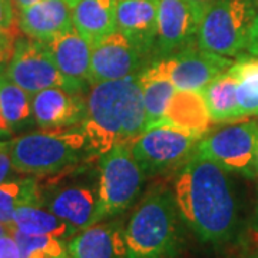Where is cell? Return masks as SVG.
<instances>
[{
	"instance_id": "cell-6",
	"label": "cell",
	"mask_w": 258,
	"mask_h": 258,
	"mask_svg": "<svg viewBox=\"0 0 258 258\" xmlns=\"http://www.w3.org/2000/svg\"><path fill=\"white\" fill-rule=\"evenodd\" d=\"M40 205L82 231L102 221L99 204V175L71 172L68 178L39 184Z\"/></svg>"
},
{
	"instance_id": "cell-21",
	"label": "cell",
	"mask_w": 258,
	"mask_h": 258,
	"mask_svg": "<svg viewBox=\"0 0 258 258\" xmlns=\"http://www.w3.org/2000/svg\"><path fill=\"white\" fill-rule=\"evenodd\" d=\"M165 122L204 137L214 123L201 91H176L165 112Z\"/></svg>"
},
{
	"instance_id": "cell-20",
	"label": "cell",
	"mask_w": 258,
	"mask_h": 258,
	"mask_svg": "<svg viewBox=\"0 0 258 258\" xmlns=\"http://www.w3.org/2000/svg\"><path fill=\"white\" fill-rule=\"evenodd\" d=\"M72 23L92 47L116 32V0H78L72 8Z\"/></svg>"
},
{
	"instance_id": "cell-35",
	"label": "cell",
	"mask_w": 258,
	"mask_h": 258,
	"mask_svg": "<svg viewBox=\"0 0 258 258\" xmlns=\"http://www.w3.org/2000/svg\"><path fill=\"white\" fill-rule=\"evenodd\" d=\"M0 131H3V132H10V134H13L12 131H10L9 125H8V122L5 119V116H3V112H2V108H0Z\"/></svg>"
},
{
	"instance_id": "cell-7",
	"label": "cell",
	"mask_w": 258,
	"mask_h": 258,
	"mask_svg": "<svg viewBox=\"0 0 258 258\" xmlns=\"http://www.w3.org/2000/svg\"><path fill=\"white\" fill-rule=\"evenodd\" d=\"M98 175L102 220L126 211L137 201L147 178L132 155L131 142L115 145L101 155Z\"/></svg>"
},
{
	"instance_id": "cell-38",
	"label": "cell",
	"mask_w": 258,
	"mask_h": 258,
	"mask_svg": "<svg viewBox=\"0 0 258 258\" xmlns=\"http://www.w3.org/2000/svg\"><path fill=\"white\" fill-rule=\"evenodd\" d=\"M254 231L257 232V235H258V203H257V208H255V215H254Z\"/></svg>"
},
{
	"instance_id": "cell-10",
	"label": "cell",
	"mask_w": 258,
	"mask_h": 258,
	"mask_svg": "<svg viewBox=\"0 0 258 258\" xmlns=\"http://www.w3.org/2000/svg\"><path fill=\"white\" fill-rule=\"evenodd\" d=\"M5 75L30 95L47 88H62L69 91L46 43L28 36L16 37Z\"/></svg>"
},
{
	"instance_id": "cell-26",
	"label": "cell",
	"mask_w": 258,
	"mask_h": 258,
	"mask_svg": "<svg viewBox=\"0 0 258 258\" xmlns=\"http://www.w3.org/2000/svg\"><path fill=\"white\" fill-rule=\"evenodd\" d=\"M228 71L237 79V101L242 119L258 116V57L241 56Z\"/></svg>"
},
{
	"instance_id": "cell-27",
	"label": "cell",
	"mask_w": 258,
	"mask_h": 258,
	"mask_svg": "<svg viewBox=\"0 0 258 258\" xmlns=\"http://www.w3.org/2000/svg\"><path fill=\"white\" fill-rule=\"evenodd\" d=\"M12 235L18 242L22 258H69L66 240L50 235H29L15 227Z\"/></svg>"
},
{
	"instance_id": "cell-12",
	"label": "cell",
	"mask_w": 258,
	"mask_h": 258,
	"mask_svg": "<svg viewBox=\"0 0 258 258\" xmlns=\"http://www.w3.org/2000/svg\"><path fill=\"white\" fill-rule=\"evenodd\" d=\"M201 16L188 0H158L155 60L197 45Z\"/></svg>"
},
{
	"instance_id": "cell-36",
	"label": "cell",
	"mask_w": 258,
	"mask_h": 258,
	"mask_svg": "<svg viewBox=\"0 0 258 258\" xmlns=\"http://www.w3.org/2000/svg\"><path fill=\"white\" fill-rule=\"evenodd\" d=\"M12 228H13V225L0 222V237H3V235H6V234H10V232H12Z\"/></svg>"
},
{
	"instance_id": "cell-9",
	"label": "cell",
	"mask_w": 258,
	"mask_h": 258,
	"mask_svg": "<svg viewBox=\"0 0 258 258\" xmlns=\"http://www.w3.org/2000/svg\"><path fill=\"white\" fill-rule=\"evenodd\" d=\"M257 147L258 122L248 120L204 135L194 154L211 159L228 172L254 178L258 175Z\"/></svg>"
},
{
	"instance_id": "cell-11",
	"label": "cell",
	"mask_w": 258,
	"mask_h": 258,
	"mask_svg": "<svg viewBox=\"0 0 258 258\" xmlns=\"http://www.w3.org/2000/svg\"><path fill=\"white\" fill-rule=\"evenodd\" d=\"M149 56L141 52L118 30L92 46L91 86L108 81L138 76L147 69Z\"/></svg>"
},
{
	"instance_id": "cell-1",
	"label": "cell",
	"mask_w": 258,
	"mask_h": 258,
	"mask_svg": "<svg viewBox=\"0 0 258 258\" xmlns=\"http://www.w3.org/2000/svg\"><path fill=\"white\" fill-rule=\"evenodd\" d=\"M172 194L182 221L198 240L218 247L237 237V192L228 171L218 164L194 154L179 169Z\"/></svg>"
},
{
	"instance_id": "cell-42",
	"label": "cell",
	"mask_w": 258,
	"mask_h": 258,
	"mask_svg": "<svg viewBox=\"0 0 258 258\" xmlns=\"http://www.w3.org/2000/svg\"><path fill=\"white\" fill-rule=\"evenodd\" d=\"M116 2H118V0H116Z\"/></svg>"
},
{
	"instance_id": "cell-25",
	"label": "cell",
	"mask_w": 258,
	"mask_h": 258,
	"mask_svg": "<svg viewBox=\"0 0 258 258\" xmlns=\"http://www.w3.org/2000/svg\"><path fill=\"white\" fill-rule=\"evenodd\" d=\"M40 205L39 181L36 176L6 178L0 182V222L12 225L13 214L22 205Z\"/></svg>"
},
{
	"instance_id": "cell-16",
	"label": "cell",
	"mask_w": 258,
	"mask_h": 258,
	"mask_svg": "<svg viewBox=\"0 0 258 258\" xmlns=\"http://www.w3.org/2000/svg\"><path fill=\"white\" fill-rule=\"evenodd\" d=\"M116 30L151 59H155L158 0H118Z\"/></svg>"
},
{
	"instance_id": "cell-41",
	"label": "cell",
	"mask_w": 258,
	"mask_h": 258,
	"mask_svg": "<svg viewBox=\"0 0 258 258\" xmlns=\"http://www.w3.org/2000/svg\"><path fill=\"white\" fill-rule=\"evenodd\" d=\"M255 164H257V171H258V147H257V158H255Z\"/></svg>"
},
{
	"instance_id": "cell-32",
	"label": "cell",
	"mask_w": 258,
	"mask_h": 258,
	"mask_svg": "<svg viewBox=\"0 0 258 258\" xmlns=\"http://www.w3.org/2000/svg\"><path fill=\"white\" fill-rule=\"evenodd\" d=\"M188 2L192 5L194 9L198 12V15L203 19V15L205 13V10L208 9L215 0H188Z\"/></svg>"
},
{
	"instance_id": "cell-28",
	"label": "cell",
	"mask_w": 258,
	"mask_h": 258,
	"mask_svg": "<svg viewBox=\"0 0 258 258\" xmlns=\"http://www.w3.org/2000/svg\"><path fill=\"white\" fill-rule=\"evenodd\" d=\"M13 0H0V33L16 35L18 16Z\"/></svg>"
},
{
	"instance_id": "cell-14",
	"label": "cell",
	"mask_w": 258,
	"mask_h": 258,
	"mask_svg": "<svg viewBox=\"0 0 258 258\" xmlns=\"http://www.w3.org/2000/svg\"><path fill=\"white\" fill-rule=\"evenodd\" d=\"M46 45L69 92L82 93L91 85V45L74 26Z\"/></svg>"
},
{
	"instance_id": "cell-2",
	"label": "cell",
	"mask_w": 258,
	"mask_h": 258,
	"mask_svg": "<svg viewBox=\"0 0 258 258\" xmlns=\"http://www.w3.org/2000/svg\"><path fill=\"white\" fill-rule=\"evenodd\" d=\"M138 76L92 85L82 122L88 155L101 157L149 128Z\"/></svg>"
},
{
	"instance_id": "cell-24",
	"label": "cell",
	"mask_w": 258,
	"mask_h": 258,
	"mask_svg": "<svg viewBox=\"0 0 258 258\" xmlns=\"http://www.w3.org/2000/svg\"><path fill=\"white\" fill-rule=\"evenodd\" d=\"M0 108L13 134L36 125L32 111V95L12 82L5 72L0 74Z\"/></svg>"
},
{
	"instance_id": "cell-37",
	"label": "cell",
	"mask_w": 258,
	"mask_h": 258,
	"mask_svg": "<svg viewBox=\"0 0 258 258\" xmlns=\"http://www.w3.org/2000/svg\"><path fill=\"white\" fill-rule=\"evenodd\" d=\"M12 137H13V134L0 131V142H8V141H10V139H12Z\"/></svg>"
},
{
	"instance_id": "cell-15",
	"label": "cell",
	"mask_w": 258,
	"mask_h": 258,
	"mask_svg": "<svg viewBox=\"0 0 258 258\" xmlns=\"http://www.w3.org/2000/svg\"><path fill=\"white\" fill-rule=\"evenodd\" d=\"M32 111L39 128H72L85 119L86 102L81 93H72L62 88H47L32 95Z\"/></svg>"
},
{
	"instance_id": "cell-17",
	"label": "cell",
	"mask_w": 258,
	"mask_h": 258,
	"mask_svg": "<svg viewBox=\"0 0 258 258\" xmlns=\"http://www.w3.org/2000/svg\"><path fill=\"white\" fill-rule=\"evenodd\" d=\"M72 26V8L64 0H40L18 10V28L37 42L49 43Z\"/></svg>"
},
{
	"instance_id": "cell-30",
	"label": "cell",
	"mask_w": 258,
	"mask_h": 258,
	"mask_svg": "<svg viewBox=\"0 0 258 258\" xmlns=\"http://www.w3.org/2000/svg\"><path fill=\"white\" fill-rule=\"evenodd\" d=\"M0 258H22L18 242L12 232L0 237Z\"/></svg>"
},
{
	"instance_id": "cell-19",
	"label": "cell",
	"mask_w": 258,
	"mask_h": 258,
	"mask_svg": "<svg viewBox=\"0 0 258 258\" xmlns=\"http://www.w3.org/2000/svg\"><path fill=\"white\" fill-rule=\"evenodd\" d=\"M138 78L142 88L149 128L165 122L164 118L166 108L176 92L175 85L169 76L166 57L154 60Z\"/></svg>"
},
{
	"instance_id": "cell-18",
	"label": "cell",
	"mask_w": 258,
	"mask_h": 258,
	"mask_svg": "<svg viewBox=\"0 0 258 258\" xmlns=\"http://www.w3.org/2000/svg\"><path fill=\"white\" fill-rule=\"evenodd\" d=\"M69 258H128L125 228L119 222H96L68 241Z\"/></svg>"
},
{
	"instance_id": "cell-4",
	"label": "cell",
	"mask_w": 258,
	"mask_h": 258,
	"mask_svg": "<svg viewBox=\"0 0 258 258\" xmlns=\"http://www.w3.org/2000/svg\"><path fill=\"white\" fill-rule=\"evenodd\" d=\"M86 154L82 129H43L22 134L9 141L12 168L19 174L50 176L64 172Z\"/></svg>"
},
{
	"instance_id": "cell-22",
	"label": "cell",
	"mask_w": 258,
	"mask_h": 258,
	"mask_svg": "<svg viewBox=\"0 0 258 258\" xmlns=\"http://www.w3.org/2000/svg\"><path fill=\"white\" fill-rule=\"evenodd\" d=\"M12 225L29 235H50L66 241L79 232L53 212L36 204L19 207L13 214Z\"/></svg>"
},
{
	"instance_id": "cell-31",
	"label": "cell",
	"mask_w": 258,
	"mask_h": 258,
	"mask_svg": "<svg viewBox=\"0 0 258 258\" xmlns=\"http://www.w3.org/2000/svg\"><path fill=\"white\" fill-rule=\"evenodd\" d=\"M12 161L9 155V141L0 142V182H3L6 178H9L12 171Z\"/></svg>"
},
{
	"instance_id": "cell-8",
	"label": "cell",
	"mask_w": 258,
	"mask_h": 258,
	"mask_svg": "<svg viewBox=\"0 0 258 258\" xmlns=\"http://www.w3.org/2000/svg\"><path fill=\"white\" fill-rule=\"evenodd\" d=\"M203 137L168 122L144 131L131 142V149L145 176H154L186 162Z\"/></svg>"
},
{
	"instance_id": "cell-33",
	"label": "cell",
	"mask_w": 258,
	"mask_h": 258,
	"mask_svg": "<svg viewBox=\"0 0 258 258\" xmlns=\"http://www.w3.org/2000/svg\"><path fill=\"white\" fill-rule=\"evenodd\" d=\"M258 45V13L257 18H255V22L252 25V29H251V33H249L248 39V45H247V50H251L254 46Z\"/></svg>"
},
{
	"instance_id": "cell-39",
	"label": "cell",
	"mask_w": 258,
	"mask_h": 258,
	"mask_svg": "<svg viewBox=\"0 0 258 258\" xmlns=\"http://www.w3.org/2000/svg\"><path fill=\"white\" fill-rule=\"evenodd\" d=\"M248 258H258V242L257 245H255V248L251 251V254H249Z\"/></svg>"
},
{
	"instance_id": "cell-23",
	"label": "cell",
	"mask_w": 258,
	"mask_h": 258,
	"mask_svg": "<svg viewBox=\"0 0 258 258\" xmlns=\"http://www.w3.org/2000/svg\"><path fill=\"white\" fill-rule=\"evenodd\" d=\"M201 93L214 123H232L242 119L237 101V79L230 71L211 81Z\"/></svg>"
},
{
	"instance_id": "cell-34",
	"label": "cell",
	"mask_w": 258,
	"mask_h": 258,
	"mask_svg": "<svg viewBox=\"0 0 258 258\" xmlns=\"http://www.w3.org/2000/svg\"><path fill=\"white\" fill-rule=\"evenodd\" d=\"M37 2H40V0H13L15 8L18 10L25 9V8H28V6H32V5H35Z\"/></svg>"
},
{
	"instance_id": "cell-13",
	"label": "cell",
	"mask_w": 258,
	"mask_h": 258,
	"mask_svg": "<svg viewBox=\"0 0 258 258\" xmlns=\"http://www.w3.org/2000/svg\"><path fill=\"white\" fill-rule=\"evenodd\" d=\"M176 91H201L220 75L228 72L232 60L201 47H189L166 57Z\"/></svg>"
},
{
	"instance_id": "cell-5",
	"label": "cell",
	"mask_w": 258,
	"mask_h": 258,
	"mask_svg": "<svg viewBox=\"0 0 258 258\" xmlns=\"http://www.w3.org/2000/svg\"><path fill=\"white\" fill-rule=\"evenodd\" d=\"M258 0H215L200 22L197 46L222 56H237L248 45Z\"/></svg>"
},
{
	"instance_id": "cell-40",
	"label": "cell",
	"mask_w": 258,
	"mask_h": 258,
	"mask_svg": "<svg viewBox=\"0 0 258 258\" xmlns=\"http://www.w3.org/2000/svg\"><path fill=\"white\" fill-rule=\"evenodd\" d=\"M64 2H66V3H68V5H69L71 8H74L75 5H76V2H78V0H64Z\"/></svg>"
},
{
	"instance_id": "cell-29",
	"label": "cell",
	"mask_w": 258,
	"mask_h": 258,
	"mask_svg": "<svg viewBox=\"0 0 258 258\" xmlns=\"http://www.w3.org/2000/svg\"><path fill=\"white\" fill-rule=\"evenodd\" d=\"M16 35L12 33H0V74L6 71V66L9 63L12 53H13V46Z\"/></svg>"
},
{
	"instance_id": "cell-3",
	"label": "cell",
	"mask_w": 258,
	"mask_h": 258,
	"mask_svg": "<svg viewBox=\"0 0 258 258\" xmlns=\"http://www.w3.org/2000/svg\"><path fill=\"white\" fill-rule=\"evenodd\" d=\"M174 194L157 188L137 205L125 228L128 258H178L182 225Z\"/></svg>"
}]
</instances>
